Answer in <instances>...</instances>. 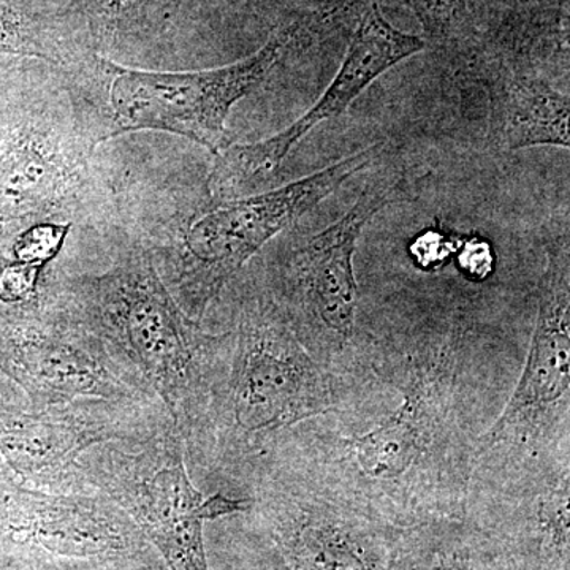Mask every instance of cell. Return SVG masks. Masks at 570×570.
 <instances>
[{
  "label": "cell",
  "mask_w": 570,
  "mask_h": 570,
  "mask_svg": "<svg viewBox=\"0 0 570 570\" xmlns=\"http://www.w3.org/2000/svg\"><path fill=\"white\" fill-rule=\"evenodd\" d=\"M43 570H153L148 566H99V568H82L73 562H55Z\"/></svg>",
  "instance_id": "obj_24"
},
{
  "label": "cell",
  "mask_w": 570,
  "mask_h": 570,
  "mask_svg": "<svg viewBox=\"0 0 570 570\" xmlns=\"http://www.w3.org/2000/svg\"><path fill=\"white\" fill-rule=\"evenodd\" d=\"M10 365L39 407L82 400L157 403L116 365L99 337L43 294L10 344Z\"/></svg>",
  "instance_id": "obj_12"
},
{
  "label": "cell",
  "mask_w": 570,
  "mask_h": 570,
  "mask_svg": "<svg viewBox=\"0 0 570 570\" xmlns=\"http://www.w3.org/2000/svg\"><path fill=\"white\" fill-rule=\"evenodd\" d=\"M94 489L130 517L168 570H209L206 521L239 515L250 499L223 491L206 497L189 474L175 425L140 441L96 445L80 459Z\"/></svg>",
  "instance_id": "obj_8"
},
{
  "label": "cell",
  "mask_w": 570,
  "mask_h": 570,
  "mask_svg": "<svg viewBox=\"0 0 570 570\" xmlns=\"http://www.w3.org/2000/svg\"><path fill=\"white\" fill-rule=\"evenodd\" d=\"M461 268L469 275L483 279L493 268V254L490 246L483 242L468 243L460 255Z\"/></svg>",
  "instance_id": "obj_23"
},
{
  "label": "cell",
  "mask_w": 570,
  "mask_h": 570,
  "mask_svg": "<svg viewBox=\"0 0 570 570\" xmlns=\"http://www.w3.org/2000/svg\"><path fill=\"white\" fill-rule=\"evenodd\" d=\"M392 200L389 184L367 187L336 223L281 243L254 272L303 347L328 370L360 381L367 376V333L356 322V243Z\"/></svg>",
  "instance_id": "obj_7"
},
{
  "label": "cell",
  "mask_w": 570,
  "mask_h": 570,
  "mask_svg": "<svg viewBox=\"0 0 570 570\" xmlns=\"http://www.w3.org/2000/svg\"><path fill=\"white\" fill-rule=\"evenodd\" d=\"M452 243H449L444 236L439 234H425L412 247V254L423 266L442 264L449 257V254H452Z\"/></svg>",
  "instance_id": "obj_22"
},
{
  "label": "cell",
  "mask_w": 570,
  "mask_h": 570,
  "mask_svg": "<svg viewBox=\"0 0 570 570\" xmlns=\"http://www.w3.org/2000/svg\"><path fill=\"white\" fill-rule=\"evenodd\" d=\"M505 22L513 43L523 48L539 41L568 40L569 0H504Z\"/></svg>",
  "instance_id": "obj_19"
},
{
  "label": "cell",
  "mask_w": 570,
  "mask_h": 570,
  "mask_svg": "<svg viewBox=\"0 0 570 570\" xmlns=\"http://www.w3.org/2000/svg\"><path fill=\"white\" fill-rule=\"evenodd\" d=\"M393 570H504L493 543L466 515L403 528Z\"/></svg>",
  "instance_id": "obj_17"
},
{
  "label": "cell",
  "mask_w": 570,
  "mask_h": 570,
  "mask_svg": "<svg viewBox=\"0 0 570 570\" xmlns=\"http://www.w3.org/2000/svg\"><path fill=\"white\" fill-rule=\"evenodd\" d=\"M97 148L52 70L0 146V228L75 224L91 204Z\"/></svg>",
  "instance_id": "obj_9"
},
{
  "label": "cell",
  "mask_w": 570,
  "mask_h": 570,
  "mask_svg": "<svg viewBox=\"0 0 570 570\" xmlns=\"http://www.w3.org/2000/svg\"><path fill=\"white\" fill-rule=\"evenodd\" d=\"M183 0H67L62 11L99 55L146 43L170 28Z\"/></svg>",
  "instance_id": "obj_18"
},
{
  "label": "cell",
  "mask_w": 570,
  "mask_h": 570,
  "mask_svg": "<svg viewBox=\"0 0 570 570\" xmlns=\"http://www.w3.org/2000/svg\"><path fill=\"white\" fill-rule=\"evenodd\" d=\"M242 515L264 538L273 570H393L403 528L371 519L272 464H255Z\"/></svg>",
  "instance_id": "obj_10"
},
{
  "label": "cell",
  "mask_w": 570,
  "mask_h": 570,
  "mask_svg": "<svg viewBox=\"0 0 570 570\" xmlns=\"http://www.w3.org/2000/svg\"><path fill=\"white\" fill-rule=\"evenodd\" d=\"M235 303L204 438L190 461L206 480L228 489H242L288 430L351 406L366 381L318 363L254 272L239 285Z\"/></svg>",
  "instance_id": "obj_3"
},
{
  "label": "cell",
  "mask_w": 570,
  "mask_h": 570,
  "mask_svg": "<svg viewBox=\"0 0 570 570\" xmlns=\"http://www.w3.org/2000/svg\"><path fill=\"white\" fill-rule=\"evenodd\" d=\"M422 24L434 43H448L459 29L464 13V0H400Z\"/></svg>",
  "instance_id": "obj_21"
},
{
  "label": "cell",
  "mask_w": 570,
  "mask_h": 570,
  "mask_svg": "<svg viewBox=\"0 0 570 570\" xmlns=\"http://www.w3.org/2000/svg\"><path fill=\"white\" fill-rule=\"evenodd\" d=\"M45 291L99 337L138 389L159 401L197 456L220 365L225 333L194 321L168 291L153 257L119 232L102 272L58 275Z\"/></svg>",
  "instance_id": "obj_2"
},
{
  "label": "cell",
  "mask_w": 570,
  "mask_h": 570,
  "mask_svg": "<svg viewBox=\"0 0 570 570\" xmlns=\"http://www.w3.org/2000/svg\"><path fill=\"white\" fill-rule=\"evenodd\" d=\"M239 2L247 3V6H264V3L273 2V0H239Z\"/></svg>",
  "instance_id": "obj_25"
},
{
  "label": "cell",
  "mask_w": 570,
  "mask_h": 570,
  "mask_svg": "<svg viewBox=\"0 0 570 570\" xmlns=\"http://www.w3.org/2000/svg\"><path fill=\"white\" fill-rule=\"evenodd\" d=\"M302 32L279 26L253 55L216 69H134L96 55L62 73L71 104L97 146L121 135L157 130L187 138L214 156L232 145L227 119L239 100L264 85Z\"/></svg>",
  "instance_id": "obj_4"
},
{
  "label": "cell",
  "mask_w": 570,
  "mask_h": 570,
  "mask_svg": "<svg viewBox=\"0 0 570 570\" xmlns=\"http://www.w3.org/2000/svg\"><path fill=\"white\" fill-rule=\"evenodd\" d=\"M570 472L469 489L466 517L504 570H569Z\"/></svg>",
  "instance_id": "obj_13"
},
{
  "label": "cell",
  "mask_w": 570,
  "mask_h": 570,
  "mask_svg": "<svg viewBox=\"0 0 570 570\" xmlns=\"http://www.w3.org/2000/svg\"><path fill=\"white\" fill-rule=\"evenodd\" d=\"M0 55L39 59L70 73L99 52L62 10L45 13L28 0H0Z\"/></svg>",
  "instance_id": "obj_16"
},
{
  "label": "cell",
  "mask_w": 570,
  "mask_h": 570,
  "mask_svg": "<svg viewBox=\"0 0 570 570\" xmlns=\"http://www.w3.org/2000/svg\"><path fill=\"white\" fill-rule=\"evenodd\" d=\"M425 48V40L396 29L381 7L371 3L356 26L336 77L317 102L279 134L262 141L232 142L216 154L206 193L217 202L247 195L279 170L292 149L318 124L340 118L371 82Z\"/></svg>",
  "instance_id": "obj_11"
},
{
  "label": "cell",
  "mask_w": 570,
  "mask_h": 570,
  "mask_svg": "<svg viewBox=\"0 0 570 570\" xmlns=\"http://www.w3.org/2000/svg\"><path fill=\"white\" fill-rule=\"evenodd\" d=\"M71 227L69 223H41L24 228L14 236L11 262L47 269L61 255Z\"/></svg>",
  "instance_id": "obj_20"
},
{
  "label": "cell",
  "mask_w": 570,
  "mask_h": 570,
  "mask_svg": "<svg viewBox=\"0 0 570 570\" xmlns=\"http://www.w3.org/2000/svg\"><path fill=\"white\" fill-rule=\"evenodd\" d=\"M489 92V141L501 153L538 146L569 148V94L512 62L483 70Z\"/></svg>",
  "instance_id": "obj_15"
},
{
  "label": "cell",
  "mask_w": 570,
  "mask_h": 570,
  "mask_svg": "<svg viewBox=\"0 0 570 570\" xmlns=\"http://www.w3.org/2000/svg\"><path fill=\"white\" fill-rule=\"evenodd\" d=\"M460 311L367 333V370L395 409L363 404L299 423L261 463L396 528L466 515L475 442L505 390L501 354Z\"/></svg>",
  "instance_id": "obj_1"
},
{
  "label": "cell",
  "mask_w": 570,
  "mask_h": 570,
  "mask_svg": "<svg viewBox=\"0 0 570 570\" xmlns=\"http://www.w3.org/2000/svg\"><path fill=\"white\" fill-rule=\"evenodd\" d=\"M374 142L316 174L265 193L213 200L189 216L127 234L153 257L184 313L204 322L213 303L243 268L276 236L336 193L352 176L366 170L384 151Z\"/></svg>",
  "instance_id": "obj_5"
},
{
  "label": "cell",
  "mask_w": 570,
  "mask_h": 570,
  "mask_svg": "<svg viewBox=\"0 0 570 570\" xmlns=\"http://www.w3.org/2000/svg\"><path fill=\"white\" fill-rule=\"evenodd\" d=\"M530 351L501 414L475 442L471 485L570 472L569 219L546 238Z\"/></svg>",
  "instance_id": "obj_6"
},
{
  "label": "cell",
  "mask_w": 570,
  "mask_h": 570,
  "mask_svg": "<svg viewBox=\"0 0 570 570\" xmlns=\"http://www.w3.org/2000/svg\"><path fill=\"white\" fill-rule=\"evenodd\" d=\"M14 527L37 557L55 562L135 566L149 543L130 517L100 491L29 489L14 497Z\"/></svg>",
  "instance_id": "obj_14"
}]
</instances>
